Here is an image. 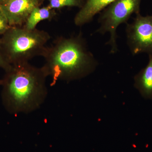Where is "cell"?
<instances>
[{"mask_svg": "<svg viewBox=\"0 0 152 152\" xmlns=\"http://www.w3.org/2000/svg\"><path fill=\"white\" fill-rule=\"evenodd\" d=\"M45 0H4L1 4L10 26H24L30 14Z\"/></svg>", "mask_w": 152, "mask_h": 152, "instance_id": "cell-6", "label": "cell"}, {"mask_svg": "<svg viewBox=\"0 0 152 152\" xmlns=\"http://www.w3.org/2000/svg\"><path fill=\"white\" fill-rule=\"evenodd\" d=\"M42 57L45 60L43 66L53 84L84 78L98 64L81 33L69 37H58L51 45L46 47Z\"/></svg>", "mask_w": 152, "mask_h": 152, "instance_id": "cell-2", "label": "cell"}, {"mask_svg": "<svg viewBox=\"0 0 152 152\" xmlns=\"http://www.w3.org/2000/svg\"><path fill=\"white\" fill-rule=\"evenodd\" d=\"M115 0H87L74 18L76 26H82L92 20L94 17Z\"/></svg>", "mask_w": 152, "mask_h": 152, "instance_id": "cell-7", "label": "cell"}, {"mask_svg": "<svg viewBox=\"0 0 152 152\" xmlns=\"http://www.w3.org/2000/svg\"><path fill=\"white\" fill-rule=\"evenodd\" d=\"M10 27L5 14L0 5V35H3Z\"/></svg>", "mask_w": 152, "mask_h": 152, "instance_id": "cell-11", "label": "cell"}, {"mask_svg": "<svg viewBox=\"0 0 152 152\" xmlns=\"http://www.w3.org/2000/svg\"><path fill=\"white\" fill-rule=\"evenodd\" d=\"M50 38L44 30L10 26L0 38V45L9 63L16 65L42 56Z\"/></svg>", "mask_w": 152, "mask_h": 152, "instance_id": "cell-3", "label": "cell"}, {"mask_svg": "<svg viewBox=\"0 0 152 152\" xmlns=\"http://www.w3.org/2000/svg\"><path fill=\"white\" fill-rule=\"evenodd\" d=\"M142 0H115L106 8L99 19V28L97 32L101 34H110L107 44L110 46L111 53L118 50L117 44V28L121 24L126 23L134 13H140Z\"/></svg>", "mask_w": 152, "mask_h": 152, "instance_id": "cell-4", "label": "cell"}, {"mask_svg": "<svg viewBox=\"0 0 152 152\" xmlns=\"http://www.w3.org/2000/svg\"><path fill=\"white\" fill-rule=\"evenodd\" d=\"M134 86L142 96L152 99V55H149L147 65L135 76Z\"/></svg>", "mask_w": 152, "mask_h": 152, "instance_id": "cell-8", "label": "cell"}, {"mask_svg": "<svg viewBox=\"0 0 152 152\" xmlns=\"http://www.w3.org/2000/svg\"><path fill=\"white\" fill-rule=\"evenodd\" d=\"M48 77L43 66L29 62L12 66L0 81L6 110L12 114H28L39 108L48 96Z\"/></svg>", "mask_w": 152, "mask_h": 152, "instance_id": "cell-1", "label": "cell"}, {"mask_svg": "<svg viewBox=\"0 0 152 152\" xmlns=\"http://www.w3.org/2000/svg\"><path fill=\"white\" fill-rule=\"evenodd\" d=\"M48 6L52 9H60L64 7H80L83 5V0H47Z\"/></svg>", "mask_w": 152, "mask_h": 152, "instance_id": "cell-10", "label": "cell"}, {"mask_svg": "<svg viewBox=\"0 0 152 152\" xmlns=\"http://www.w3.org/2000/svg\"><path fill=\"white\" fill-rule=\"evenodd\" d=\"M127 42L132 54L152 55V15L136 14L132 23L127 24Z\"/></svg>", "mask_w": 152, "mask_h": 152, "instance_id": "cell-5", "label": "cell"}, {"mask_svg": "<svg viewBox=\"0 0 152 152\" xmlns=\"http://www.w3.org/2000/svg\"><path fill=\"white\" fill-rule=\"evenodd\" d=\"M12 66V65L7 60L0 45V68L4 70L6 72L10 69Z\"/></svg>", "mask_w": 152, "mask_h": 152, "instance_id": "cell-12", "label": "cell"}, {"mask_svg": "<svg viewBox=\"0 0 152 152\" xmlns=\"http://www.w3.org/2000/svg\"><path fill=\"white\" fill-rule=\"evenodd\" d=\"M56 15L55 10L48 6L42 7H37L33 10L23 26L28 29H34L40 22L45 20H51Z\"/></svg>", "mask_w": 152, "mask_h": 152, "instance_id": "cell-9", "label": "cell"}, {"mask_svg": "<svg viewBox=\"0 0 152 152\" xmlns=\"http://www.w3.org/2000/svg\"><path fill=\"white\" fill-rule=\"evenodd\" d=\"M4 1V0H0V4H1Z\"/></svg>", "mask_w": 152, "mask_h": 152, "instance_id": "cell-13", "label": "cell"}]
</instances>
